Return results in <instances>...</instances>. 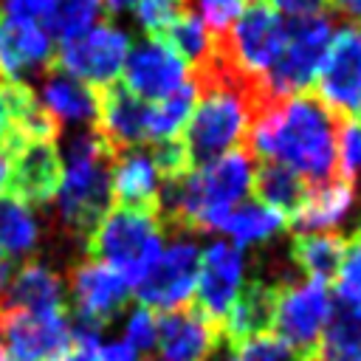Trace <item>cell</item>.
Instances as JSON below:
<instances>
[{
	"label": "cell",
	"mask_w": 361,
	"mask_h": 361,
	"mask_svg": "<svg viewBox=\"0 0 361 361\" xmlns=\"http://www.w3.org/2000/svg\"><path fill=\"white\" fill-rule=\"evenodd\" d=\"M164 45H169L183 62L189 71L200 68L209 56H212V34L206 31V25L200 23V17L189 8L183 11L161 37H158Z\"/></svg>",
	"instance_id": "f1b7e54d"
},
{
	"label": "cell",
	"mask_w": 361,
	"mask_h": 361,
	"mask_svg": "<svg viewBox=\"0 0 361 361\" xmlns=\"http://www.w3.org/2000/svg\"><path fill=\"white\" fill-rule=\"evenodd\" d=\"M124 87L144 102H158L189 82L186 62L161 39L138 42L124 59Z\"/></svg>",
	"instance_id": "5bb4252c"
},
{
	"label": "cell",
	"mask_w": 361,
	"mask_h": 361,
	"mask_svg": "<svg viewBox=\"0 0 361 361\" xmlns=\"http://www.w3.org/2000/svg\"><path fill=\"white\" fill-rule=\"evenodd\" d=\"M102 0H56V8L48 20V37H56L59 42H68L87 28L96 25L102 14Z\"/></svg>",
	"instance_id": "f546056e"
},
{
	"label": "cell",
	"mask_w": 361,
	"mask_h": 361,
	"mask_svg": "<svg viewBox=\"0 0 361 361\" xmlns=\"http://www.w3.org/2000/svg\"><path fill=\"white\" fill-rule=\"evenodd\" d=\"M313 96L338 118H361V28L341 25L330 39L319 76L313 82Z\"/></svg>",
	"instance_id": "52a82bcc"
},
{
	"label": "cell",
	"mask_w": 361,
	"mask_h": 361,
	"mask_svg": "<svg viewBox=\"0 0 361 361\" xmlns=\"http://www.w3.org/2000/svg\"><path fill=\"white\" fill-rule=\"evenodd\" d=\"M274 302H276V285L268 279H251L245 288H240L237 299L231 302L228 313L220 322V338L231 344L245 341L251 336L271 333L274 322Z\"/></svg>",
	"instance_id": "ffe728a7"
},
{
	"label": "cell",
	"mask_w": 361,
	"mask_h": 361,
	"mask_svg": "<svg viewBox=\"0 0 361 361\" xmlns=\"http://www.w3.org/2000/svg\"><path fill=\"white\" fill-rule=\"evenodd\" d=\"M344 243H347V237H341L336 231L296 234L290 240V262H293V268L307 274V279L327 282L336 276V271L341 265Z\"/></svg>",
	"instance_id": "cb8c5ba5"
},
{
	"label": "cell",
	"mask_w": 361,
	"mask_h": 361,
	"mask_svg": "<svg viewBox=\"0 0 361 361\" xmlns=\"http://www.w3.org/2000/svg\"><path fill=\"white\" fill-rule=\"evenodd\" d=\"M0 147L8 152L11 161L6 195L31 209L51 203L62 178V158L56 141H31L11 130Z\"/></svg>",
	"instance_id": "9c48e42d"
},
{
	"label": "cell",
	"mask_w": 361,
	"mask_h": 361,
	"mask_svg": "<svg viewBox=\"0 0 361 361\" xmlns=\"http://www.w3.org/2000/svg\"><path fill=\"white\" fill-rule=\"evenodd\" d=\"M313 361H361V307L338 305L324 324Z\"/></svg>",
	"instance_id": "484cf974"
},
{
	"label": "cell",
	"mask_w": 361,
	"mask_h": 361,
	"mask_svg": "<svg viewBox=\"0 0 361 361\" xmlns=\"http://www.w3.org/2000/svg\"><path fill=\"white\" fill-rule=\"evenodd\" d=\"M147 152H149L161 178H180V175L192 172V164H189V155H186V147L180 138L152 141V147Z\"/></svg>",
	"instance_id": "d590c367"
},
{
	"label": "cell",
	"mask_w": 361,
	"mask_h": 361,
	"mask_svg": "<svg viewBox=\"0 0 361 361\" xmlns=\"http://www.w3.org/2000/svg\"><path fill=\"white\" fill-rule=\"evenodd\" d=\"M0 347L20 361H59L73 347L68 313H3Z\"/></svg>",
	"instance_id": "8fae6325"
},
{
	"label": "cell",
	"mask_w": 361,
	"mask_h": 361,
	"mask_svg": "<svg viewBox=\"0 0 361 361\" xmlns=\"http://www.w3.org/2000/svg\"><path fill=\"white\" fill-rule=\"evenodd\" d=\"M54 62V42L37 23H23L0 14V82H23L34 71Z\"/></svg>",
	"instance_id": "e0dca14e"
},
{
	"label": "cell",
	"mask_w": 361,
	"mask_h": 361,
	"mask_svg": "<svg viewBox=\"0 0 361 361\" xmlns=\"http://www.w3.org/2000/svg\"><path fill=\"white\" fill-rule=\"evenodd\" d=\"M0 3H6V0H0Z\"/></svg>",
	"instance_id": "7dc6e473"
},
{
	"label": "cell",
	"mask_w": 361,
	"mask_h": 361,
	"mask_svg": "<svg viewBox=\"0 0 361 361\" xmlns=\"http://www.w3.org/2000/svg\"><path fill=\"white\" fill-rule=\"evenodd\" d=\"M330 310H333V296L327 290V282L322 279L279 282L271 333L293 353L296 361H313Z\"/></svg>",
	"instance_id": "277c9868"
},
{
	"label": "cell",
	"mask_w": 361,
	"mask_h": 361,
	"mask_svg": "<svg viewBox=\"0 0 361 361\" xmlns=\"http://www.w3.org/2000/svg\"><path fill=\"white\" fill-rule=\"evenodd\" d=\"M39 245V223L31 206L0 195V254L6 259L31 257Z\"/></svg>",
	"instance_id": "d4e9b609"
},
{
	"label": "cell",
	"mask_w": 361,
	"mask_h": 361,
	"mask_svg": "<svg viewBox=\"0 0 361 361\" xmlns=\"http://www.w3.org/2000/svg\"><path fill=\"white\" fill-rule=\"evenodd\" d=\"M164 251V228L155 214L110 206L85 240V254L118 271L133 288Z\"/></svg>",
	"instance_id": "3957f363"
},
{
	"label": "cell",
	"mask_w": 361,
	"mask_h": 361,
	"mask_svg": "<svg viewBox=\"0 0 361 361\" xmlns=\"http://www.w3.org/2000/svg\"><path fill=\"white\" fill-rule=\"evenodd\" d=\"M3 313H68L65 279L45 262H25L0 293Z\"/></svg>",
	"instance_id": "ac0fdd59"
},
{
	"label": "cell",
	"mask_w": 361,
	"mask_h": 361,
	"mask_svg": "<svg viewBox=\"0 0 361 361\" xmlns=\"http://www.w3.org/2000/svg\"><path fill=\"white\" fill-rule=\"evenodd\" d=\"M217 341L220 327L197 313L192 302L186 307L166 310L158 319V361H209Z\"/></svg>",
	"instance_id": "2e32d148"
},
{
	"label": "cell",
	"mask_w": 361,
	"mask_h": 361,
	"mask_svg": "<svg viewBox=\"0 0 361 361\" xmlns=\"http://www.w3.org/2000/svg\"><path fill=\"white\" fill-rule=\"evenodd\" d=\"M243 274H245L243 251L231 243H212L206 251H200V271L195 282L192 307L220 327L223 316L228 313L231 302L243 288Z\"/></svg>",
	"instance_id": "7c38bea8"
},
{
	"label": "cell",
	"mask_w": 361,
	"mask_h": 361,
	"mask_svg": "<svg viewBox=\"0 0 361 361\" xmlns=\"http://www.w3.org/2000/svg\"><path fill=\"white\" fill-rule=\"evenodd\" d=\"M124 341L130 347H135L138 353H149L155 350L158 341V316L149 307H135L127 316V327H124Z\"/></svg>",
	"instance_id": "8d00e7d4"
},
{
	"label": "cell",
	"mask_w": 361,
	"mask_h": 361,
	"mask_svg": "<svg viewBox=\"0 0 361 361\" xmlns=\"http://www.w3.org/2000/svg\"><path fill=\"white\" fill-rule=\"evenodd\" d=\"M355 200V183L344 178H330L322 183H310L299 212L290 217L293 228L313 234V231H333Z\"/></svg>",
	"instance_id": "7402d4cb"
},
{
	"label": "cell",
	"mask_w": 361,
	"mask_h": 361,
	"mask_svg": "<svg viewBox=\"0 0 361 361\" xmlns=\"http://www.w3.org/2000/svg\"><path fill=\"white\" fill-rule=\"evenodd\" d=\"M99 361H141L138 350L130 347L124 338L110 341V344H99Z\"/></svg>",
	"instance_id": "ab89813d"
},
{
	"label": "cell",
	"mask_w": 361,
	"mask_h": 361,
	"mask_svg": "<svg viewBox=\"0 0 361 361\" xmlns=\"http://www.w3.org/2000/svg\"><path fill=\"white\" fill-rule=\"evenodd\" d=\"M186 6H195L200 23L206 25V31L217 39L226 37L231 31V25L237 23V17L245 11L248 0H186Z\"/></svg>",
	"instance_id": "d6a6232c"
},
{
	"label": "cell",
	"mask_w": 361,
	"mask_h": 361,
	"mask_svg": "<svg viewBox=\"0 0 361 361\" xmlns=\"http://www.w3.org/2000/svg\"><path fill=\"white\" fill-rule=\"evenodd\" d=\"M285 217L276 214L274 209L262 206V203H243L234 206L228 212V220L223 226L226 234H231V240L240 245H251V243H265L274 234H279L285 228Z\"/></svg>",
	"instance_id": "83f0119b"
},
{
	"label": "cell",
	"mask_w": 361,
	"mask_h": 361,
	"mask_svg": "<svg viewBox=\"0 0 361 361\" xmlns=\"http://www.w3.org/2000/svg\"><path fill=\"white\" fill-rule=\"evenodd\" d=\"M183 11H189L186 0H138L135 3V20L149 34V39H158Z\"/></svg>",
	"instance_id": "836d02e7"
},
{
	"label": "cell",
	"mask_w": 361,
	"mask_h": 361,
	"mask_svg": "<svg viewBox=\"0 0 361 361\" xmlns=\"http://www.w3.org/2000/svg\"><path fill=\"white\" fill-rule=\"evenodd\" d=\"M307 186H310V183H307L305 178H299L296 172H290V169L282 166V164L265 161V164L254 166L251 189H254L257 200H259L262 206L274 209L276 214H282L285 220H290V217L299 212V206H302V200H305V195H307Z\"/></svg>",
	"instance_id": "603a6c76"
},
{
	"label": "cell",
	"mask_w": 361,
	"mask_h": 361,
	"mask_svg": "<svg viewBox=\"0 0 361 361\" xmlns=\"http://www.w3.org/2000/svg\"><path fill=\"white\" fill-rule=\"evenodd\" d=\"M214 51H220L237 71L245 76L262 79L282 54L285 45V20L265 3L248 0L245 11L237 17L226 37H212Z\"/></svg>",
	"instance_id": "8992f818"
},
{
	"label": "cell",
	"mask_w": 361,
	"mask_h": 361,
	"mask_svg": "<svg viewBox=\"0 0 361 361\" xmlns=\"http://www.w3.org/2000/svg\"><path fill=\"white\" fill-rule=\"evenodd\" d=\"M127 54H130V37L118 25L99 23L85 34L59 42V51L54 54V65L96 90L118 79Z\"/></svg>",
	"instance_id": "ba28073f"
},
{
	"label": "cell",
	"mask_w": 361,
	"mask_h": 361,
	"mask_svg": "<svg viewBox=\"0 0 361 361\" xmlns=\"http://www.w3.org/2000/svg\"><path fill=\"white\" fill-rule=\"evenodd\" d=\"M56 8V0H6L3 11L11 20H23V23H48L51 14Z\"/></svg>",
	"instance_id": "74e56055"
},
{
	"label": "cell",
	"mask_w": 361,
	"mask_h": 361,
	"mask_svg": "<svg viewBox=\"0 0 361 361\" xmlns=\"http://www.w3.org/2000/svg\"><path fill=\"white\" fill-rule=\"evenodd\" d=\"M59 361H99V347H87V344H73Z\"/></svg>",
	"instance_id": "b9f144b4"
},
{
	"label": "cell",
	"mask_w": 361,
	"mask_h": 361,
	"mask_svg": "<svg viewBox=\"0 0 361 361\" xmlns=\"http://www.w3.org/2000/svg\"><path fill=\"white\" fill-rule=\"evenodd\" d=\"M138 0H102V6L110 11V14H121V11H130Z\"/></svg>",
	"instance_id": "ee69618b"
},
{
	"label": "cell",
	"mask_w": 361,
	"mask_h": 361,
	"mask_svg": "<svg viewBox=\"0 0 361 361\" xmlns=\"http://www.w3.org/2000/svg\"><path fill=\"white\" fill-rule=\"evenodd\" d=\"M336 302L344 307H361V231L350 234L344 243L341 265L333 276Z\"/></svg>",
	"instance_id": "4dcf8cb0"
},
{
	"label": "cell",
	"mask_w": 361,
	"mask_h": 361,
	"mask_svg": "<svg viewBox=\"0 0 361 361\" xmlns=\"http://www.w3.org/2000/svg\"><path fill=\"white\" fill-rule=\"evenodd\" d=\"M228 361H296V358L274 333H262L231 344Z\"/></svg>",
	"instance_id": "e575fe53"
},
{
	"label": "cell",
	"mask_w": 361,
	"mask_h": 361,
	"mask_svg": "<svg viewBox=\"0 0 361 361\" xmlns=\"http://www.w3.org/2000/svg\"><path fill=\"white\" fill-rule=\"evenodd\" d=\"M39 104L56 124H90L96 121V93L85 82L59 71L54 62L39 79Z\"/></svg>",
	"instance_id": "44dd1931"
},
{
	"label": "cell",
	"mask_w": 361,
	"mask_h": 361,
	"mask_svg": "<svg viewBox=\"0 0 361 361\" xmlns=\"http://www.w3.org/2000/svg\"><path fill=\"white\" fill-rule=\"evenodd\" d=\"M158 189L161 175L147 149H124L116 152L110 161V197L118 209L147 212L155 214L158 209Z\"/></svg>",
	"instance_id": "d6986e66"
},
{
	"label": "cell",
	"mask_w": 361,
	"mask_h": 361,
	"mask_svg": "<svg viewBox=\"0 0 361 361\" xmlns=\"http://www.w3.org/2000/svg\"><path fill=\"white\" fill-rule=\"evenodd\" d=\"M93 93H96V133L110 155L133 149L147 141L149 102L130 93L124 82L96 87Z\"/></svg>",
	"instance_id": "9a60e30c"
},
{
	"label": "cell",
	"mask_w": 361,
	"mask_h": 361,
	"mask_svg": "<svg viewBox=\"0 0 361 361\" xmlns=\"http://www.w3.org/2000/svg\"><path fill=\"white\" fill-rule=\"evenodd\" d=\"M336 175L355 183L361 175V118L338 121L336 135Z\"/></svg>",
	"instance_id": "1f68e13d"
},
{
	"label": "cell",
	"mask_w": 361,
	"mask_h": 361,
	"mask_svg": "<svg viewBox=\"0 0 361 361\" xmlns=\"http://www.w3.org/2000/svg\"><path fill=\"white\" fill-rule=\"evenodd\" d=\"M8 166H11L8 152L0 147V195H6V186H8Z\"/></svg>",
	"instance_id": "7bdbcfd3"
},
{
	"label": "cell",
	"mask_w": 361,
	"mask_h": 361,
	"mask_svg": "<svg viewBox=\"0 0 361 361\" xmlns=\"http://www.w3.org/2000/svg\"><path fill=\"white\" fill-rule=\"evenodd\" d=\"M110 161L96 130H79L68 138L65 166L56 189V217L71 237L87 240L93 226L113 206L110 197Z\"/></svg>",
	"instance_id": "7a4b0ae2"
},
{
	"label": "cell",
	"mask_w": 361,
	"mask_h": 361,
	"mask_svg": "<svg viewBox=\"0 0 361 361\" xmlns=\"http://www.w3.org/2000/svg\"><path fill=\"white\" fill-rule=\"evenodd\" d=\"M0 361H20V358H14V355H11V353H6V350H3V347H0Z\"/></svg>",
	"instance_id": "bcb514c9"
},
{
	"label": "cell",
	"mask_w": 361,
	"mask_h": 361,
	"mask_svg": "<svg viewBox=\"0 0 361 361\" xmlns=\"http://www.w3.org/2000/svg\"><path fill=\"white\" fill-rule=\"evenodd\" d=\"M8 133H11V121H8V110H6V104L0 99V144L8 138Z\"/></svg>",
	"instance_id": "f6af8a7d"
},
{
	"label": "cell",
	"mask_w": 361,
	"mask_h": 361,
	"mask_svg": "<svg viewBox=\"0 0 361 361\" xmlns=\"http://www.w3.org/2000/svg\"><path fill=\"white\" fill-rule=\"evenodd\" d=\"M338 118L313 96H271L251 118L245 147L271 164H282L307 183L336 175Z\"/></svg>",
	"instance_id": "6da1fadb"
},
{
	"label": "cell",
	"mask_w": 361,
	"mask_h": 361,
	"mask_svg": "<svg viewBox=\"0 0 361 361\" xmlns=\"http://www.w3.org/2000/svg\"><path fill=\"white\" fill-rule=\"evenodd\" d=\"M200 271V248L192 240H175L158 254L149 271L133 285L141 307L149 310H178L192 302L195 282Z\"/></svg>",
	"instance_id": "30bf717a"
},
{
	"label": "cell",
	"mask_w": 361,
	"mask_h": 361,
	"mask_svg": "<svg viewBox=\"0 0 361 361\" xmlns=\"http://www.w3.org/2000/svg\"><path fill=\"white\" fill-rule=\"evenodd\" d=\"M195 85L186 82L178 90H172L169 96L149 102L147 110V141H166V138H178V133L186 127L192 107H195Z\"/></svg>",
	"instance_id": "4316f807"
},
{
	"label": "cell",
	"mask_w": 361,
	"mask_h": 361,
	"mask_svg": "<svg viewBox=\"0 0 361 361\" xmlns=\"http://www.w3.org/2000/svg\"><path fill=\"white\" fill-rule=\"evenodd\" d=\"M333 11H338V17H344L350 25L358 23L361 25V0H330Z\"/></svg>",
	"instance_id": "60d3db41"
},
{
	"label": "cell",
	"mask_w": 361,
	"mask_h": 361,
	"mask_svg": "<svg viewBox=\"0 0 361 361\" xmlns=\"http://www.w3.org/2000/svg\"><path fill=\"white\" fill-rule=\"evenodd\" d=\"M71 293L76 319L96 327H107L130 302L127 279L99 259H82L71 268Z\"/></svg>",
	"instance_id": "4fadbf2b"
},
{
	"label": "cell",
	"mask_w": 361,
	"mask_h": 361,
	"mask_svg": "<svg viewBox=\"0 0 361 361\" xmlns=\"http://www.w3.org/2000/svg\"><path fill=\"white\" fill-rule=\"evenodd\" d=\"M276 14L285 11L290 17H313V14H322L327 0H265Z\"/></svg>",
	"instance_id": "f35d334b"
},
{
	"label": "cell",
	"mask_w": 361,
	"mask_h": 361,
	"mask_svg": "<svg viewBox=\"0 0 361 361\" xmlns=\"http://www.w3.org/2000/svg\"><path fill=\"white\" fill-rule=\"evenodd\" d=\"M333 39V25L327 14L293 17L285 23V45L274 68L262 76L271 96H299L307 93L319 76L324 54Z\"/></svg>",
	"instance_id": "5b68a950"
}]
</instances>
